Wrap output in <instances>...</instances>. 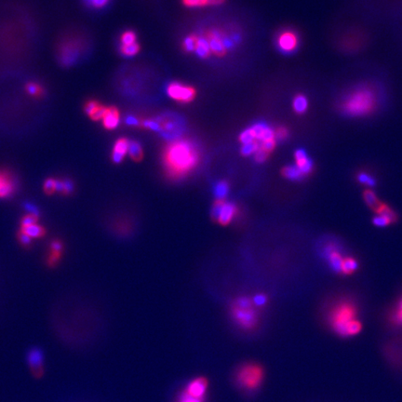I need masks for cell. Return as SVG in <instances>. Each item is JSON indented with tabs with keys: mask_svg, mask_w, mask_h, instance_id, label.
Masks as SVG:
<instances>
[{
	"mask_svg": "<svg viewBox=\"0 0 402 402\" xmlns=\"http://www.w3.org/2000/svg\"><path fill=\"white\" fill-rule=\"evenodd\" d=\"M364 199L366 201L367 205L373 210L375 213H377L380 207L383 205V203H381L379 201L377 196L371 190H366L364 192Z\"/></svg>",
	"mask_w": 402,
	"mask_h": 402,
	"instance_id": "22",
	"label": "cell"
},
{
	"mask_svg": "<svg viewBox=\"0 0 402 402\" xmlns=\"http://www.w3.org/2000/svg\"><path fill=\"white\" fill-rule=\"evenodd\" d=\"M237 213V207L230 202L224 200H217L213 205V218L217 220L222 225L229 224Z\"/></svg>",
	"mask_w": 402,
	"mask_h": 402,
	"instance_id": "5",
	"label": "cell"
},
{
	"mask_svg": "<svg viewBox=\"0 0 402 402\" xmlns=\"http://www.w3.org/2000/svg\"><path fill=\"white\" fill-rule=\"evenodd\" d=\"M254 303L256 306H259V307L264 306V305H266V297L265 295H263V294H257L254 298Z\"/></svg>",
	"mask_w": 402,
	"mask_h": 402,
	"instance_id": "52",
	"label": "cell"
},
{
	"mask_svg": "<svg viewBox=\"0 0 402 402\" xmlns=\"http://www.w3.org/2000/svg\"><path fill=\"white\" fill-rule=\"evenodd\" d=\"M253 130L255 131L256 140L263 142H268L271 140H276L275 137V131L272 128L265 124V123H257L255 126L252 127Z\"/></svg>",
	"mask_w": 402,
	"mask_h": 402,
	"instance_id": "12",
	"label": "cell"
},
{
	"mask_svg": "<svg viewBox=\"0 0 402 402\" xmlns=\"http://www.w3.org/2000/svg\"><path fill=\"white\" fill-rule=\"evenodd\" d=\"M63 252H55V250H51V254L47 257V265L51 267H54L58 263H59L61 256H62Z\"/></svg>",
	"mask_w": 402,
	"mask_h": 402,
	"instance_id": "35",
	"label": "cell"
},
{
	"mask_svg": "<svg viewBox=\"0 0 402 402\" xmlns=\"http://www.w3.org/2000/svg\"><path fill=\"white\" fill-rule=\"evenodd\" d=\"M239 141L242 142L243 144L255 142L256 141V137H255V131L253 130L252 128L244 130V131L241 132V134L239 136Z\"/></svg>",
	"mask_w": 402,
	"mask_h": 402,
	"instance_id": "30",
	"label": "cell"
},
{
	"mask_svg": "<svg viewBox=\"0 0 402 402\" xmlns=\"http://www.w3.org/2000/svg\"><path fill=\"white\" fill-rule=\"evenodd\" d=\"M99 106H100V105H99L97 102H95V100H89V102H88V103L86 104V106L84 107V110H85V112H86L87 115L90 116L92 113L94 112L95 109L99 107Z\"/></svg>",
	"mask_w": 402,
	"mask_h": 402,
	"instance_id": "47",
	"label": "cell"
},
{
	"mask_svg": "<svg viewBox=\"0 0 402 402\" xmlns=\"http://www.w3.org/2000/svg\"><path fill=\"white\" fill-rule=\"evenodd\" d=\"M377 97L372 88L360 87L349 92L343 99L341 110L350 117H363L374 111Z\"/></svg>",
	"mask_w": 402,
	"mask_h": 402,
	"instance_id": "2",
	"label": "cell"
},
{
	"mask_svg": "<svg viewBox=\"0 0 402 402\" xmlns=\"http://www.w3.org/2000/svg\"><path fill=\"white\" fill-rule=\"evenodd\" d=\"M267 157H268V154H267L266 152H265L264 150H262L261 148L255 153V160H256L257 162H259V163L264 162V161L267 159Z\"/></svg>",
	"mask_w": 402,
	"mask_h": 402,
	"instance_id": "50",
	"label": "cell"
},
{
	"mask_svg": "<svg viewBox=\"0 0 402 402\" xmlns=\"http://www.w3.org/2000/svg\"><path fill=\"white\" fill-rule=\"evenodd\" d=\"M199 162V152L187 140H178L166 148L164 163L172 177H183L193 171Z\"/></svg>",
	"mask_w": 402,
	"mask_h": 402,
	"instance_id": "1",
	"label": "cell"
},
{
	"mask_svg": "<svg viewBox=\"0 0 402 402\" xmlns=\"http://www.w3.org/2000/svg\"><path fill=\"white\" fill-rule=\"evenodd\" d=\"M83 1L86 3V5H88L89 7L100 9V8L107 6L110 0H83Z\"/></svg>",
	"mask_w": 402,
	"mask_h": 402,
	"instance_id": "40",
	"label": "cell"
},
{
	"mask_svg": "<svg viewBox=\"0 0 402 402\" xmlns=\"http://www.w3.org/2000/svg\"><path fill=\"white\" fill-rule=\"evenodd\" d=\"M125 121H126L127 124L130 125V126H138V125L140 124L139 119H136L135 117H132V116L128 117Z\"/></svg>",
	"mask_w": 402,
	"mask_h": 402,
	"instance_id": "55",
	"label": "cell"
},
{
	"mask_svg": "<svg viewBox=\"0 0 402 402\" xmlns=\"http://www.w3.org/2000/svg\"><path fill=\"white\" fill-rule=\"evenodd\" d=\"M128 154L130 155V158L133 160L138 161L141 160L142 157V150L140 143L137 142H130Z\"/></svg>",
	"mask_w": 402,
	"mask_h": 402,
	"instance_id": "26",
	"label": "cell"
},
{
	"mask_svg": "<svg viewBox=\"0 0 402 402\" xmlns=\"http://www.w3.org/2000/svg\"><path fill=\"white\" fill-rule=\"evenodd\" d=\"M298 46V37L291 31H285L278 38V47L279 49L285 53L290 54L294 52Z\"/></svg>",
	"mask_w": 402,
	"mask_h": 402,
	"instance_id": "9",
	"label": "cell"
},
{
	"mask_svg": "<svg viewBox=\"0 0 402 402\" xmlns=\"http://www.w3.org/2000/svg\"><path fill=\"white\" fill-rule=\"evenodd\" d=\"M228 193H229V185L224 181L216 183L213 188V194L217 198V200H224L226 195H228Z\"/></svg>",
	"mask_w": 402,
	"mask_h": 402,
	"instance_id": "23",
	"label": "cell"
},
{
	"mask_svg": "<svg viewBox=\"0 0 402 402\" xmlns=\"http://www.w3.org/2000/svg\"><path fill=\"white\" fill-rule=\"evenodd\" d=\"M295 161L297 168L301 171L304 175L312 172L313 162L308 157L305 150L298 149L295 152Z\"/></svg>",
	"mask_w": 402,
	"mask_h": 402,
	"instance_id": "14",
	"label": "cell"
},
{
	"mask_svg": "<svg viewBox=\"0 0 402 402\" xmlns=\"http://www.w3.org/2000/svg\"><path fill=\"white\" fill-rule=\"evenodd\" d=\"M223 38L224 37H222L221 34L216 30L211 31L208 34L207 39L212 53L217 55H224L225 54L226 48L224 45Z\"/></svg>",
	"mask_w": 402,
	"mask_h": 402,
	"instance_id": "11",
	"label": "cell"
},
{
	"mask_svg": "<svg viewBox=\"0 0 402 402\" xmlns=\"http://www.w3.org/2000/svg\"><path fill=\"white\" fill-rule=\"evenodd\" d=\"M44 192L46 195H54L56 192V180L54 178H47L44 182Z\"/></svg>",
	"mask_w": 402,
	"mask_h": 402,
	"instance_id": "32",
	"label": "cell"
},
{
	"mask_svg": "<svg viewBox=\"0 0 402 402\" xmlns=\"http://www.w3.org/2000/svg\"><path fill=\"white\" fill-rule=\"evenodd\" d=\"M107 109V108H106V107L99 106V107L95 109L94 112L92 113L89 117L91 118L92 120H100V119H103V118H104L105 115H106Z\"/></svg>",
	"mask_w": 402,
	"mask_h": 402,
	"instance_id": "41",
	"label": "cell"
},
{
	"mask_svg": "<svg viewBox=\"0 0 402 402\" xmlns=\"http://www.w3.org/2000/svg\"><path fill=\"white\" fill-rule=\"evenodd\" d=\"M21 231L24 232L27 236H29L31 238H40L46 235V229L37 224L28 226H22Z\"/></svg>",
	"mask_w": 402,
	"mask_h": 402,
	"instance_id": "18",
	"label": "cell"
},
{
	"mask_svg": "<svg viewBox=\"0 0 402 402\" xmlns=\"http://www.w3.org/2000/svg\"><path fill=\"white\" fill-rule=\"evenodd\" d=\"M373 224L377 226H386V225L392 224V222L388 218H386L385 216L378 215L377 217L373 218Z\"/></svg>",
	"mask_w": 402,
	"mask_h": 402,
	"instance_id": "46",
	"label": "cell"
},
{
	"mask_svg": "<svg viewBox=\"0 0 402 402\" xmlns=\"http://www.w3.org/2000/svg\"><path fill=\"white\" fill-rule=\"evenodd\" d=\"M284 176L290 180H301L302 178L305 175L302 173L301 171L297 168V166H287L285 167L282 171Z\"/></svg>",
	"mask_w": 402,
	"mask_h": 402,
	"instance_id": "24",
	"label": "cell"
},
{
	"mask_svg": "<svg viewBox=\"0 0 402 402\" xmlns=\"http://www.w3.org/2000/svg\"><path fill=\"white\" fill-rule=\"evenodd\" d=\"M74 183L71 180H56V191L63 195H71L74 192Z\"/></svg>",
	"mask_w": 402,
	"mask_h": 402,
	"instance_id": "20",
	"label": "cell"
},
{
	"mask_svg": "<svg viewBox=\"0 0 402 402\" xmlns=\"http://www.w3.org/2000/svg\"><path fill=\"white\" fill-rule=\"evenodd\" d=\"M358 268V263L353 258H343L341 266V272L344 275H350Z\"/></svg>",
	"mask_w": 402,
	"mask_h": 402,
	"instance_id": "25",
	"label": "cell"
},
{
	"mask_svg": "<svg viewBox=\"0 0 402 402\" xmlns=\"http://www.w3.org/2000/svg\"><path fill=\"white\" fill-rule=\"evenodd\" d=\"M237 308H242V309L250 308V301L248 300V298H241L237 301Z\"/></svg>",
	"mask_w": 402,
	"mask_h": 402,
	"instance_id": "51",
	"label": "cell"
},
{
	"mask_svg": "<svg viewBox=\"0 0 402 402\" xmlns=\"http://www.w3.org/2000/svg\"><path fill=\"white\" fill-rule=\"evenodd\" d=\"M38 217L37 215L32 214V213H28L27 215L24 216L22 220H21V225L22 226H28V225H36L38 222Z\"/></svg>",
	"mask_w": 402,
	"mask_h": 402,
	"instance_id": "34",
	"label": "cell"
},
{
	"mask_svg": "<svg viewBox=\"0 0 402 402\" xmlns=\"http://www.w3.org/2000/svg\"><path fill=\"white\" fill-rule=\"evenodd\" d=\"M121 43L122 45H130L133 43H136V35L131 32L127 31L121 36Z\"/></svg>",
	"mask_w": 402,
	"mask_h": 402,
	"instance_id": "36",
	"label": "cell"
},
{
	"mask_svg": "<svg viewBox=\"0 0 402 402\" xmlns=\"http://www.w3.org/2000/svg\"><path fill=\"white\" fill-rule=\"evenodd\" d=\"M196 39H197V37L195 36H189L185 37V39L183 41V47H184L186 52H188V53L195 52Z\"/></svg>",
	"mask_w": 402,
	"mask_h": 402,
	"instance_id": "33",
	"label": "cell"
},
{
	"mask_svg": "<svg viewBox=\"0 0 402 402\" xmlns=\"http://www.w3.org/2000/svg\"><path fill=\"white\" fill-rule=\"evenodd\" d=\"M208 380L204 377H198L194 379L188 383L184 391L191 396L198 397V398H205L208 390Z\"/></svg>",
	"mask_w": 402,
	"mask_h": 402,
	"instance_id": "10",
	"label": "cell"
},
{
	"mask_svg": "<svg viewBox=\"0 0 402 402\" xmlns=\"http://www.w3.org/2000/svg\"><path fill=\"white\" fill-rule=\"evenodd\" d=\"M289 135L288 130H286L285 128H279L276 132H275V137L278 141H283Z\"/></svg>",
	"mask_w": 402,
	"mask_h": 402,
	"instance_id": "49",
	"label": "cell"
},
{
	"mask_svg": "<svg viewBox=\"0 0 402 402\" xmlns=\"http://www.w3.org/2000/svg\"><path fill=\"white\" fill-rule=\"evenodd\" d=\"M178 402H204V398H198V397L191 396L183 390L182 394L179 396Z\"/></svg>",
	"mask_w": 402,
	"mask_h": 402,
	"instance_id": "39",
	"label": "cell"
},
{
	"mask_svg": "<svg viewBox=\"0 0 402 402\" xmlns=\"http://www.w3.org/2000/svg\"><path fill=\"white\" fill-rule=\"evenodd\" d=\"M28 363L35 373H41L43 369V353L38 348L31 349L28 353Z\"/></svg>",
	"mask_w": 402,
	"mask_h": 402,
	"instance_id": "17",
	"label": "cell"
},
{
	"mask_svg": "<svg viewBox=\"0 0 402 402\" xmlns=\"http://www.w3.org/2000/svg\"><path fill=\"white\" fill-rule=\"evenodd\" d=\"M62 56L61 60L65 65H70L74 64L79 55V49L76 46V43L68 42L62 48Z\"/></svg>",
	"mask_w": 402,
	"mask_h": 402,
	"instance_id": "13",
	"label": "cell"
},
{
	"mask_svg": "<svg viewBox=\"0 0 402 402\" xmlns=\"http://www.w3.org/2000/svg\"><path fill=\"white\" fill-rule=\"evenodd\" d=\"M183 4L187 7H203L212 5V0H183Z\"/></svg>",
	"mask_w": 402,
	"mask_h": 402,
	"instance_id": "38",
	"label": "cell"
},
{
	"mask_svg": "<svg viewBox=\"0 0 402 402\" xmlns=\"http://www.w3.org/2000/svg\"><path fill=\"white\" fill-rule=\"evenodd\" d=\"M292 107L297 114H304L308 110V98L305 95H297L292 102Z\"/></svg>",
	"mask_w": 402,
	"mask_h": 402,
	"instance_id": "21",
	"label": "cell"
},
{
	"mask_svg": "<svg viewBox=\"0 0 402 402\" xmlns=\"http://www.w3.org/2000/svg\"><path fill=\"white\" fill-rule=\"evenodd\" d=\"M17 237H18L19 242L24 248H30L32 246V238L29 236H27L26 234H24V232L20 230L17 234Z\"/></svg>",
	"mask_w": 402,
	"mask_h": 402,
	"instance_id": "37",
	"label": "cell"
},
{
	"mask_svg": "<svg viewBox=\"0 0 402 402\" xmlns=\"http://www.w3.org/2000/svg\"><path fill=\"white\" fill-rule=\"evenodd\" d=\"M357 310L356 308L347 302L341 303L336 306L331 312V326L338 334L342 336H347L349 327L355 321Z\"/></svg>",
	"mask_w": 402,
	"mask_h": 402,
	"instance_id": "4",
	"label": "cell"
},
{
	"mask_svg": "<svg viewBox=\"0 0 402 402\" xmlns=\"http://www.w3.org/2000/svg\"><path fill=\"white\" fill-rule=\"evenodd\" d=\"M392 320L396 325L402 326V299L399 302V304L397 305V308H396V312L394 314Z\"/></svg>",
	"mask_w": 402,
	"mask_h": 402,
	"instance_id": "42",
	"label": "cell"
},
{
	"mask_svg": "<svg viewBox=\"0 0 402 402\" xmlns=\"http://www.w3.org/2000/svg\"><path fill=\"white\" fill-rule=\"evenodd\" d=\"M120 121L119 110L115 107L107 108L105 117L103 118V123L107 130H115L118 128Z\"/></svg>",
	"mask_w": 402,
	"mask_h": 402,
	"instance_id": "16",
	"label": "cell"
},
{
	"mask_svg": "<svg viewBox=\"0 0 402 402\" xmlns=\"http://www.w3.org/2000/svg\"><path fill=\"white\" fill-rule=\"evenodd\" d=\"M140 51V46L138 43H133L130 45H122L121 47V54L127 57H132L136 55Z\"/></svg>",
	"mask_w": 402,
	"mask_h": 402,
	"instance_id": "28",
	"label": "cell"
},
{
	"mask_svg": "<svg viewBox=\"0 0 402 402\" xmlns=\"http://www.w3.org/2000/svg\"><path fill=\"white\" fill-rule=\"evenodd\" d=\"M377 213L378 215H383V216H385L386 218H388V219L390 220L392 223L396 222V213H394V212L391 210L390 208L388 207V206H386L385 204H383V205L380 207V209H379L378 211H377V213Z\"/></svg>",
	"mask_w": 402,
	"mask_h": 402,
	"instance_id": "31",
	"label": "cell"
},
{
	"mask_svg": "<svg viewBox=\"0 0 402 402\" xmlns=\"http://www.w3.org/2000/svg\"><path fill=\"white\" fill-rule=\"evenodd\" d=\"M143 127L150 129V130H155V131H161L162 130V127L160 126L159 122L157 121H153V120H145L143 121Z\"/></svg>",
	"mask_w": 402,
	"mask_h": 402,
	"instance_id": "45",
	"label": "cell"
},
{
	"mask_svg": "<svg viewBox=\"0 0 402 402\" xmlns=\"http://www.w3.org/2000/svg\"><path fill=\"white\" fill-rule=\"evenodd\" d=\"M195 53L200 58H207L208 56L210 55L212 52L210 48L207 37H198L196 39Z\"/></svg>",
	"mask_w": 402,
	"mask_h": 402,
	"instance_id": "19",
	"label": "cell"
},
{
	"mask_svg": "<svg viewBox=\"0 0 402 402\" xmlns=\"http://www.w3.org/2000/svg\"><path fill=\"white\" fill-rule=\"evenodd\" d=\"M358 179H359V181L361 183H365L369 186H374L375 185L374 179L373 177H371V176H369L366 173H360L359 176H358Z\"/></svg>",
	"mask_w": 402,
	"mask_h": 402,
	"instance_id": "44",
	"label": "cell"
},
{
	"mask_svg": "<svg viewBox=\"0 0 402 402\" xmlns=\"http://www.w3.org/2000/svg\"><path fill=\"white\" fill-rule=\"evenodd\" d=\"M234 318L237 320L238 324L244 327L246 329H250L255 327L256 324V315L255 311H253L250 308H236L234 309Z\"/></svg>",
	"mask_w": 402,
	"mask_h": 402,
	"instance_id": "8",
	"label": "cell"
},
{
	"mask_svg": "<svg viewBox=\"0 0 402 402\" xmlns=\"http://www.w3.org/2000/svg\"><path fill=\"white\" fill-rule=\"evenodd\" d=\"M24 208L29 212V213H32V214H35V215L39 216L38 209H37L35 205H33V204H31V203H25V204H24Z\"/></svg>",
	"mask_w": 402,
	"mask_h": 402,
	"instance_id": "54",
	"label": "cell"
},
{
	"mask_svg": "<svg viewBox=\"0 0 402 402\" xmlns=\"http://www.w3.org/2000/svg\"><path fill=\"white\" fill-rule=\"evenodd\" d=\"M275 146H276V140H271L268 142H263L260 145V148L268 154L269 152L272 151Z\"/></svg>",
	"mask_w": 402,
	"mask_h": 402,
	"instance_id": "48",
	"label": "cell"
},
{
	"mask_svg": "<svg viewBox=\"0 0 402 402\" xmlns=\"http://www.w3.org/2000/svg\"><path fill=\"white\" fill-rule=\"evenodd\" d=\"M167 93L173 100L188 103L195 98V89L181 83L172 82L167 87Z\"/></svg>",
	"mask_w": 402,
	"mask_h": 402,
	"instance_id": "6",
	"label": "cell"
},
{
	"mask_svg": "<svg viewBox=\"0 0 402 402\" xmlns=\"http://www.w3.org/2000/svg\"><path fill=\"white\" fill-rule=\"evenodd\" d=\"M26 91L31 95H40L42 89L36 83H28L26 85Z\"/></svg>",
	"mask_w": 402,
	"mask_h": 402,
	"instance_id": "43",
	"label": "cell"
},
{
	"mask_svg": "<svg viewBox=\"0 0 402 402\" xmlns=\"http://www.w3.org/2000/svg\"><path fill=\"white\" fill-rule=\"evenodd\" d=\"M18 188L17 180L12 172L0 170V198L7 199L12 197Z\"/></svg>",
	"mask_w": 402,
	"mask_h": 402,
	"instance_id": "7",
	"label": "cell"
},
{
	"mask_svg": "<svg viewBox=\"0 0 402 402\" xmlns=\"http://www.w3.org/2000/svg\"><path fill=\"white\" fill-rule=\"evenodd\" d=\"M329 260H330L331 267L336 272H341V266H342L343 258H342V256L340 255V254H338L337 252H331L330 255H329Z\"/></svg>",
	"mask_w": 402,
	"mask_h": 402,
	"instance_id": "27",
	"label": "cell"
},
{
	"mask_svg": "<svg viewBox=\"0 0 402 402\" xmlns=\"http://www.w3.org/2000/svg\"><path fill=\"white\" fill-rule=\"evenodd\" d=\"M63 248H64V245L60 240H54V241L52 242V245H51V250L63 252Z\"/></svg>",
	"mask_w": 402,
	"mask_h": 402,
	"instance_id": "53",
	"label": "cell"
},
{
	"mask_svg": "<svg viewBox=\"0 0 402 402\" xmlns=\"http://www.w3.org/2000/svg\"><path fill=\"white\" fill-rule=\"evenodd\" d=\"M265 376L263 367L255 363H246L237 369L236 382L246 391H254L260 387Z\"/></svg>",
	"mask_w": 402,
	"mask_h": 402,
	"instance_id": "3",
	"label": "cell"
},
{
	"mask_svg": "<svg viewBox=\"0 0 402 402\" xmlns=\"http://www.w3.org/2000/svg\"><path fill=\"white\" fill-rule=\"evenodd\" d=\"M129 144L130 142L125 138H121L116 142L112 153V160L115 163H120L123 160L125 156L128 154Z\"/></svg>",
	"mask_w": 402,
	"mask_h": 402,
	"instance_id": "15",
	"label": "cell"
},
{
	"mask_svg": "<svg viewBox=\"0 0 402 402\" xmlns=\"http://www.w3.org/2000/svg\"><path fill=\"white\" fill-rule=\"evenodd\" d=\"M260 149V144L257 142H249L243 144L241 147V154L245 157H248L250 155L255 154Z\"/></svg>",
	"mask_w": 402,
	"mask_h": 402,
	"instance_id": "29",
	"label": "cell"
}]
</instances>
